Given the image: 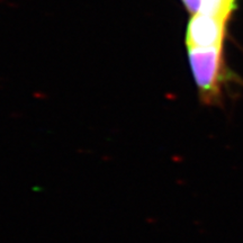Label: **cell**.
I'll return each mask as SVG.
<instances>
[{
  "mask_svg": "<svg viewBox=\"0 0 243 243\" xmlns=\"http://www.w3.org/2000/svg\"><path fill=\"white\" fill-rule=\"evenodd\" d=\"M188 56L200 101L207 106L222 105L225 86L233 79L225 64L223 46H188Z\"/></svg>",
  "mask_w": 243,
  "mask_h": 243,
  "instance_id": "6da1fadb",
  "label": "cell"
},
{
  "mask_svg": "<svg viewBox=\"0 0 243 243\" xmlns=\"http://www.w3.org/2000/svg\"><path fill=\"white\" fill-rule=\"evenodd\" d=\"M227 20L206 14L192 15L187 27V47L223 46Z\"/></svg>",
  "mask_w": 243,
  "mask_h": 243,
  "instance_id": "7a4b0ae2",
  "label": "cell"
}]
</instances>
